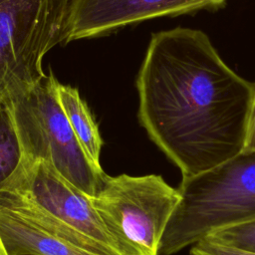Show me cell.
Segmentation results:
<instances>
[{"label":"cell","mask_w":255,"mask_h":255,"mask_svg":"<svg viewBox=\"0 0 255 255\" xmlns=\"http://www.w3.org/2000/svg\"><path fill=\"white\" fill-rule=\"evenodd\" d=\"M0 238L7 255H101L5 209H0Z\"/></svg>","instance_id":"obj_8"},{"label":"cell","mask_w":255,"mask_h":255,"mask_svg":"<svg viewBox=\"0 0 255 255\" xmlns=\"http://www.w3.org/2000/svg\"><path fill=\"white\" fill-rule=\"evenodd\" d=\"M70 0H0V104L35 86L46 54L64 43Z\"/></svg>","instance_id":"obj_6"},{"label":"cell","mask_w":255,"mask_h":255,"mask_svg":"<svg viewBox=\"0 0 255 255\" xmlns=\"http://www.w3.org/2000/svg\"><path fill=\"white\" fill-rule=\"evenodd\" d=\"M135 88L140 126L182 176L242 151L254 83L227 65L203 31L152 33Z\"/></svg>","instance_id":"obj_1"},{"label":"cell","mask_w":255,"mask_h":255,"mask_svg":"<svg viewBox=\"0 0 255 255\" xmlns=\"http://www.w3.org/2000/svg\"><path fill=\"white\" fill-rule=\"evenodd\" d=\"M59 83L50 69L35 86L4 103L12 117L22 157L47 160L70 182L94 196L107 174L90 158L72 129L59 100Z\"/></svg>","instance_id":"obj_4"},{"label":"cell","mask_w":255,"mask_h":255,"mask_svg":"<svg viewBox=\"0 0 255 255\" xmlns=\"http://www.w3.org/2000/svg\"><path fill=\"white\" fill-rule=\"evenodd\" d=\"M0 255H7L6 250H5V248H4V245H3V243H2L1 238H0Z\"/></svg>","instance_id":"obj_14"},{"label":"cell","mask_w":255,"mask_h":255,"mask_svg":"<svg viewBox=\"0 0 255 255\" xmlns=\"http://www.w3.org/2000/svg\"><path fill=\"white\" fill-rule=\"evenodd\" d=\"M22 158L20 141L7 105L0 104V184L18 167Z\"/></svg>","instance_id":"obj_10"},{"label":"cell","mask_w":255,"mask_h":255,"mask_svg":"<svg viewBox=\"0 0 255 255\" xmlns=\"http://www.w3.org/2000/svg\"><path fill=\"white\" fill-rule=\"evenodd\" d=\"M180 200L158 255H172L214 231L255 218V152L241 151L204 172L182 176Z\"/></svg>","instance_id":"obj_3"},{"label":"cell","mask_w":255,"mask_h":255,"mask_svg":"<svg viewBox=\"0 0 255 255\" xmlns=\"http://www.w3.org/2000/svg\"><path fill=\"white\" fill-rule=\"evenodd\" d=\"M180 200L159 174H107L94 208L126 255H158L166 225Z\"/></svg>","instance_id":"obj_5"},{"label":"cell","mask_w":255,"mask_h":255,"mask_svg":"<svg viewBox=\"0 0 255 255\" xmlns=\"http://www.w3.org/2000/svg\"><path fill=\"white\" fill-rule=\"evenodd\" d=\"M242 151L255 152V83H254L253 97H252L249 114L247 118L244 146Z\"/></svg>","instance_id":"obj_13"},{"label":"cell","mask_w":255,"mask_h":255,"mask_svg":"<svg viewBox=\"0 0 255 255\" xmlns=\"http://www.w3.org/2000/svg\"><path fill=\"white\" fill-rule=\"evenodd\" d=\"M190 255H255L243 252L222 244L215 243L206 238L193 244L190 249Z\"/></svg>","instance_id":"obj_12"},{"label":"cell","mask_w":255,"mask_h":255,"mask_svg":"<svg viewBox=\"0 0 255 255\" xmlns=\"http://www.w3.org/2000/svg\"><path fill=\"white\" fill-rule=\"evenodd\" d=\"M227 0H70L64 44L109 35L123 27L161 17L217 10Z\"/></svg>","instance_id":"obj_7"},{"label":"cell","mask_w":255,"mask_h":255,"mask_svg":"<svg viewBox=\"0 0 255 255\" xmlns=\"http://www.w3.org/2000/svg\"><path fill=\"white\" fill-rule=\"evenodd\" d=\"M58 95L61 106L74 130L79 142L90 158L97 164L100 163V155L103 139L87 103L81 98L77 88L59 83Z\"/></svg>","instance_id":"obj_9"},{"label":"cell","mask_w":255,"mask_h":255,"mask_svg":"<svg viewBox=\"0 0 255 255\" xmlns=\"http://www.w3.org/2000/svg\"><path fill=\"white\" fill-rule=\"evenodd\" d=\"M0 209L101 255H126L104 225L91 196L42 158L22 157L0 184Z\"/></svg>","instance_id":"obj_2"},{"label":"cell","mask_w":255,"mask_h":255,"mask_svg":"<svg viewBox=\"0 0 255 255\" xmlns=\"http://www.w3.org/2000/svg\"><path fill=\"white\" fill-rule=\"evenodd\" d=\"M205 238L218 244L255 254V218L218 229Z\"/></svg>","instance_id":"obj_11"}]
</instances>
